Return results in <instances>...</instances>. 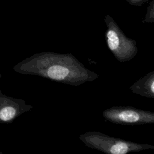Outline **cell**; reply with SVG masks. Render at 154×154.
I'll return each mask as SVG.
<instances>
[{
    "label": "cell",
    "mask_w": 154,
    "mask_h": 154,
    "mask_svg": "<svg viewBox=\"0 0 154 154\" xmlns=\"http://www.w3.org/2000/svg\"><path fill=\"white\" fill-rule=\"evenodd\" d=\"M17 110L11 106H5L0 111V119L4 121L12 120L16 115Z\"/></svg>",
    "instance_id": "obj_6"
},
{
    "label": "cell",
    "mask_w": 154,
    "mask_h": 154,
    "mask_svg": "<svg viewBox=\"0 0 154 154\" xmlns=\"http://www.w3.org/2000/svg\"><path fill=\"white\" fill-rule=\"evenodd\" d=\"M104 119L114 124L142 125L154 123V112L131 106H114L102 112Z\"/></svg>",
    "instance_id": "obj_4"
},
{
    "label": "cell",
    "mask_w": 154,
    "mask_h": 154,
    "mask_svg": "<svg viewBox=\"0 0 154 154\" xmlns=\"http://www.w3.org/2000/svg\"><path fill=\"white\" fill-rule=\"evenodd\" d=\"M79 138L87 147L106 154H127L154 149V146L151 144H140L114 138L99 131L87 132L81 134Z\"/></svg>",
    "instance_id": "obj_2"
},
{
    "label": "cell",
    "mask_w": 154,
    "mask_h": 154,
    "mask_svg": "<svg viewBox=\"0 0 154 154\" xmlns=\"http://www.w3.org/2000/svg\"><path fill=\"white\" fill-rule=\"evenodd\" d=\"M149 0H126V1L132 5L141 6L143 4L147 2Z\"/></svg>",
    "instance_id": "obj_8"
},
{
    "label": "cell",
    "mask_w": 154,
    "mask_h": 154,
    "mask_svg": "<svg viewBox=\"0 0 154 154\" xmlns=\"http://www.w3.org/2000/svg\"><path fill=\"white\" fill-rule=\"evenodd\" d=\"M26 71L32 75L73 86L92 82L99 78L70 53L42 52L26 62Z\"/></svg>",
    "instance_id": "obj_1"
},
{
    "label": "cell",
    "mask_w": 154,
    "mask_h": 154,
    "mask_svg": "<svg viewBox=\"0 0 154 154\" xmlns=\"http://www.w3.org/2000/svg\"><path fill=\"white\" fill-rule=\"evenodd\" d=\"M104 22L106 26L105 40L114 57L120 63L129 61L134 58L138 52L137 42L128 37L109 14L105 16Z\"/></svg>",
    "instance_id": "obj_3"
},
{
    "label": "cell",
    "mask_w": 154,
    "mask_h": 154,
    "mask_svg": "<svg viewBox=\"0 0 154 154\" xmlns=\"http://www.w3.org/2000/svg\"><path fill=\"white\" fill-rule=\"evenodd\" d=\"M132 93L147 98H154V71L147 73L130 87Z\"/></svg>",
    "instance_id": "obj_5"
},
{
    "label": "cell",
    "mask_w": 154,
    "mask_h": 154,
    "mask_svg": "<svg viewBox=\"0 0 154 154\" xmlns=\"http://www.w3.org/2000/svg\"><path fill=\"white\" fill-rule=\"evenodd\" d=\"M143 22L153 23L154 22V0H152L147 7V12L143 20Z\"/></svg>",
    "instance_id": "obj_7"
}]
</instances>
